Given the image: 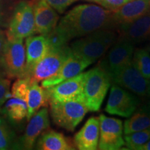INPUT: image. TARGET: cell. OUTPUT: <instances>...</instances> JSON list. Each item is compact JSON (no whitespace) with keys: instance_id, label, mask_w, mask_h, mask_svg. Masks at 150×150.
Instances as JSON below:
<instances>
[{"instance_id":"cell-1","label":"cell","mask_w":150,"mask_h":150,"mask_svg":"<svg viewBox=\"0 0 150 150\" xmlns=\"http://www.w3.org/2000/svg\"><path fill=\"white\" fill-rule=\"evenodd\" d=\"M112 12L102 6L80 4L70 10L57 24L54 31L65 44L98 30L112 28Z\"/></svg>"},{"instance_id":"cell-2","label":"cell","mask_w":150,"mask_h":150,"mask_svg":"<svg viewBox=\"0 0 150 150\" xmlns=\"http://www.w3.org/2000/svg\"><path fill=\"white\" fill-rule=\"evenodd\" d=\"M117 40V33L112 28H108L81 37L74 41L70 47L73 54L93 64L100 59Z\"/></svg>"},{"instance_id":"cell-3","label":"cell","mask_w":150,"mask_h":150,"mask_svg":"<svg viewBox=\"0 0 150 150\" xmlns=\"http://www.w3.org/2000/svg\"><path fill=\"white\" fill-rule=\"evenodd\" d=\"M110 85L109 74L99 65L85 72L83 97L88 110L96 112L100 109Z\"/></svg>"},{"instance_id":"cell-4","label":"cell","mask_w":150,"mask_h":150,"mask_svg":"<svg viewBox=\"0 0 150 150\" xmlns=\"http://www.w3.org/2000/svg\"><path fill=\"white\" fill-rule=\"evenodd\" d=\"M50 112L54 122L68 131H74L89 111L83 101L50 102Z\"/></svg>"},{"instance_id":"cell-5","label":"cell","mask_w":150,"mask_h":150,"mask_svg":"<svg viewBox=\"0 0 150 150\" xmlns=\"http://www.w3.org/2000/svg\"><path fill=\"white\" fill-rule=\"evenodd\" d=\"M35 33L33 5L22 1L16 6L13 13L8 30L6 33L8 40L24 39Z\"/></svg>"},{"instance_id":"cell-6","label":"cell","mask_w":150,"mask_h":150,"mask_svg":"<svg viewBox=\"0 0 150 150\" xmlns=\"http://www.w3.org/2000/svg\"><path fill=\"white\" fill-rule=\"evenodd\" d=\"M71 52V49L67 45L58 47H50L47 54L35 65L29 76L26 78H29L31 81L38 83L50 78L59 71Z\"/></svg>"},{"instance_id":"cell-7","label":"cell","mask_w":150,"mask_h":150,"mask_svg":"<svg viewBox=\"0 0 150 150\" xmlns=\"http://www.w3.org/2000/svg\"><path fill=\"white\" fill-rule=\"evenodd\" d=\"M109 76L112 83L128 90L138 97L147 96L150 80L138 70L133 61Z\"/></svg>"},{"instance_id":"cell-8","label":"cell","mask_w":150,"mask_h":150,"mask_svg":"<svg viewBox=\"0 0 150 150\" xmlns=\"http://www.w3.org/2000/svg\"><path fill=\"white\" fill-rule=\"evenodd\" d=\"M140 102L135 94L112 83L105 110L110 115L128 118L139 107Z\"/></svg>"},{"instance_id":"cell-9","label":"cell","mask_w":150,"mask_h":150,"mask_svg":"<svg viewBox=\"0 0 150 150\" xmlns=\"http://www.w3.org/2000/svg\"><path fill=\"white\" fill-rule=\"evenodd\" d=\"M99 138L97 149L117 150L125 146L124 127L121 120L99 115Z\"/></svg>"},{"instance_id":"cell-10","label":"cell","mask_w":150,"mask_h":150,"mask_svg":"<svg viewBox=\"0 0 150 150\" xmlns=\"http://www.w3.org/2000/svg\"><path fill=\"white\" fill-rule=\"evenodd\" d=\"M134 52V43L120 37L99 63V66L108 74H112L131 63Z\"/></svg>"},{"instance_id":"cell-11","label":"cell","mask_w":150,"mask_h":150,"mask_svg":"<svg viewBox=\"0 0 150 150\" xmlns=\"http://www.w3.org/2000/svg\"><path fill=\"white\" fill-rule=\"evenodd\" d=\"M2 60L9 79L22 78L26 65L23 39H7Z\"/></svg>"},{"instance_id":"cell-12","label":"cell","mask_w":150,"mask_h":150,"mask_svg":"<svg viewBox=\"0 0 150 150\" xmlns=\"http://www.w3.org/2000/svg\"><path fill=\"white\" fill-rule=\"evenodd\" d=\"M84 78L85 72H81L74 77L63 81L57 85L47 88L50 102L67 101L84 102Z\"/></svg>"},{"instance_id":"cell-13","label":"cell","mask_w":150,"mask_h":150,"mask_svg":"<svg viewBox=\"0 0 150 150\" xmlns=\"http://www.w3.org/2000/svg\"><path fill=\"white\" fill-rule=\"evenodd\" d=\"M47 108L38 110L29 120V123L22 138L16 141L15 149H32L39 136L50 127Z\"/></svg>"},{"instance_id":"cell-14","label":"cell","mask_w":150,"mask_h":150,"mask_svg":"<svg viewBox=\"0 0 150 150\" xmlns=\"http://www.w3.org/2000/svg\"><path fill=\"white\" fill-rule=\"evenodd\" d=\"M90 65L91 64L88 61L71 52L70 55L63 63L59 71L50 78L42 81L41 86L47 89L57 85L63 81L74 77L81 73Z\"/></svg>"},{"instance_id":"cell-15","label":"cell","mask_w":150,"mask_h":150,"mask_svg":"<svg viewBox=\"0 0 150 150\" xmlns=\"http://www.w3.org/2000/svg\"><path fill=\"white\" fill-rule=\"evenodd\" d=\"M35 33L47 35L55 29L59 21L57 12L45 0H37L33 5Z\"/></svg>"},{"instance_id":"cell-16","label":"cell","mask_w":150,"mask_h":150,"mask_svg":"<svg viewBox=\"0 0 150 150\" xmlns=\"http://www.w3.org/2000/svg\"><path fill=\"white\" fill-rule=\"evenodd\" d=\"M50 49L47 35H39L29 36L25 42L26 65L22 78L29 76L32 69L42 59Z\"/></svg>"},{"instance_id":"cell-17","label":"cell","mask_w":150,"mask_h":150,"mask_svg":"<svg viewBox=\"0 0 150 150\" xmlns=\"http://www.w3.org/2000/svg\"><path fill=\"white\" fill-rule=\"evenodd\" d=\"M150 12V0H132L112 12L114 27L129 24Z\"/></svg>"},{"instance_id":"cell-18","label":"cell","mask_w":150,"mask_h":150,"mask_svg":"<svg viewBox=\"0 0 150 150\" xmlns=\"http://www.w3.org/2000/svg\"><path fill=\"white\" fill-rule=\"evenodd\" d=\"M99 138V118L90 117L75 134L74 143L79 150H96Z\"/></svg>"},{"instance_id":"cell-19","label":"cell","mask_w":150,"mask_h":150,"mask_svg":"<svg viewBox=\"0 0 150 150\" xmlns=\"http://www.w3.org/2000/svg\"><path fill=\"white\" fill-rule=\"evenodd\" d=\"M120 38L132 43L150 39V12L129 24L118 26Z\"/></svg>"},{"instance_id":"cell-20","label":"cell","mask_w":150,"mask_h":150,"mask_svg":"<svg viewBox=\"0 0 150 150\" xmlns=\"http://www.w3.org/2000/svg\"><path fill=\"white\" fill-rule=\"evenodd\" d=\"M35 147L36 149L40 150L75 149L70 138L53 130L44 131L36 142Z\"/></svg>"},{"instance_id":"cell-21","label":"cell","mask_w":150,"mask_h":150,"mask_svg":"<svg viewBox=\"0 0 150 150\" xmlns=\"http://www.w3.org/2000/svg\"><path fill=\"white\" fill-rule=\"evenodd\" d=\"M27 119L31 118L40 108L45 107L50 102L47 89L39 85L38 82L31 81L27 96Z\"/></svg>"},{"instance_id":"cell-22","label":"cell","mask_w":150,"mask_h":150,"mask_svg":"<svg viewBox=\"0 0 150 150\" xmlns=\"http://www.w3.org/2000/svg\"><path fill=\"white\" fill-rule=\"evenodd\" d=\"M124 134L142 130L150 127V102L142 105L124 122Z\"/></svg>"},{"instance_id":"cell-23","label":"cell","mask_w":150,"mask_h":150,"mask_svg":"<svg viewBox=\"0 0 150 150\" xmlns=\"http://www.w3.org/2000/svg\"><path fill=\"white\" fill-rule=\"evenodd\" d=\"M11 120L20 122L27 117V104L24 99L12 97L7 99L1 110Z\"/></svg>"},{"instance_id":"cell-24","label":"cell","mask_w":150,"mask_h":150,"mask_svg":"<svg viewBox=\"0 0 150 150\" xmlns=\"http://www.w3.org/2000/svg\"><path fill=\"white\" fill-rule=\"evenodd\" d=\"M125 145L128 149L138 150V147L150 140V127L125 134Z\"/></svg>"},{"instance_id":"cell-25","label":"cell","mask_w":150,"mask_h":150,"mask_svg":"<svg viewBox=\"0 0 150 150\" xmlns=\"http://www.w3.org/2000/svg\"><path fill=\"white\" fill-rule=\"evenodd\" d=\"M16 135L4 118L0 115V150L15 149Z\"/></svg>"},{"instance_id":"cell-26","label":"cell","mask_w":150,"mask_h":150,"mask_svg":"<svg viewBox=\"0 0 150 150\" xmlns=\"http://www.w3.org/2000/svg\"><path fill=\"white\" fill-rule=\"evenodd\" d=\"M133 63L141 74L150 80V55L145 49H138L134 52Z\"/></svg>"},{"instance_id":"cell-27","label":"cell","mask_w":150,"mask_h":150,"mask_svg":"<svg viewBox=\"0 0 150 150\" xmlns=\"http://www.w3.org/2000/svg\"><path fill=\"white\" fill-rule=\"evenodd\" d=\"M30 84L31 80L29 78H18L11 88V97H18L27 101Z\"/></svg>"},{"instance_id":"cell-28","label":"cell","mask_w":150,"mask_h":150,"mask_svg":"<svg viewBox=\"0 0 150 150\" xmlns=\"http://www.w3.org/2000/svg\"><path fill=\"white\" fill-rule=\"evenodd\" d=\"M11 81L6 77L0 79V110L8 97L11 96L10 93Z\"/></svg>"},{"instance_id":"cell-29","label":"cell","mask_w":150,"mask_h":150,"mask_svg":"<svg viewBox=\"0 0 150 150\" xmlns=\"http://www.w3.org/2000/svg\"><path fill=\"white\" fill-rule=\"evenodd\" d=\"M59 13H63L65 10L78 0H45Z\"/></svg>"},{"instance_id":"cell-30","label":"cell","mask_w":150,"mask_h":150,"mask_svg":"<svg viewBox=\"0 0 150 150\" xmlns=\"http://www.w3.org/2000/svg\"><path fill=\"white\" fill-rule=\"evenodd\" d=\"M132 0H100L99 5L112 12L118 10Z\"/></svg>"},{"instance_id":"cell-31","label":"cell","mask_w":150,"mask_h":150,"mask_svg":"<svg viewBox=\"0 0 150 150\" xmlns=\"http://www.w3.org/2000/svg\"><path fill=\"white\" fill-rule=\"evenodd\" d=\"M7 42V37L5 33L0 29V60H2L4 51Z\"/></svg>"},{"instance_id":"cell-32","label":"cell","mask_w":150,"mask_h":150,"mask_svg":"<svg viewBox=\"0 0 150 150\" xmlns=\"http://www.w3.org/2000/svg\"><path fill=\"white\" fill-rule=\"evenodd\" d=\"M7 77V73L6 70L3 60H0V79Z\"/></svg>"},{"instance_id":"cell-33","label":"cell","mask_w":150,"mask_h":150,"mask_svg":"<svg viewBox=\"0 0 150 150\" xmlns=\"http://www.w3.org/2000/svg\"><path fill=\"white\" fill-rule=\"evenodd\" d=\"M138 150H150V140L138 147Z\"/></svg>"},{"instance_id":"cell-34","label":"cell","mask_w":150,"mask_h":150,"mask_svg":"<svg viewBox=\"0 0 150 150\" xmlns=\"http://www.w3.org/2000/svg\"><path fill=\"white\" fill-rule=\"evenodd\" d=\"M3 20V8H2V3L1 0H0V23Z\"/></svg>"},{"instance_id":"cell-35","label":"cell","mask_w":150,"mask_h":150,"mask_svg":"<svg viewBox=\"0 0 150 150\" xmlns=\"http://www.w3.org/2000/svg\"><path fill=\"white\" fill-rule=\"evenodd\" d=\"M83 1H89V2L97 3V4H99V1H100V0H83Z\"/></svg>"},{"instance_id":"cell-36","label":"cell","mask_w":150,"mask_h":150,"mask_svg":"<svg viewBox=\"0 0 150 150\" xmlns=\"http://www.w3.org/2000/svg\"><path fill=\"white\" fill-rule=\"evenodd\" d=\"M147 96H149V99H150V83H149V89H148V93H147Z\"/></svg>"}]
</instances>
